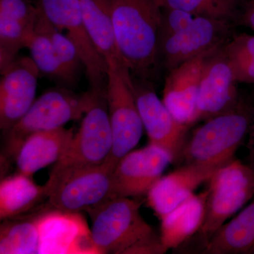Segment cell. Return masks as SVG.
<instances>
[{"mask_svg": "<svg viewBox=\"0 0 254 254\" xmlns=\"http://www.w3.org/2000/svg\"><path fill=\"white\" fill-rule=\"evenodd\" d=\"M26 48L29 50L30 57L40 73L65 84H72V81L55 53L50 38L44 33L35 28Z\"/></svg>", "mask_w": 254, "mask_h": 254, "instance_id": "26", "label": "cell"}, {"mask_svg": "<svg viewBox=\"0 0 254 254\" xmlns=\"http://www.w3.org/2000/svg\"><path fill=\"white\" fill-rule=\"evenodd\" d=\"M41 213L27 219L4 220L0 230V254H40Z\"/></svg>", "mask_w": 254, "mask_h": 254, "instance_id": "23", "label": "cell"}, {"mask_svg": "<svg viewBox=\"0 0 254 254\" xmlns=\"http://www.w3.org/2000/svg\"><path fill=\"white\" fill-rule=\"evenodd\" d=\"M141 203L131 198H114L88 213L91 236L100 254H127L155 232L140 213Z\"/></svg>", "mask_w": 254, "mask_h": 254, "instance_id": "6", "label": "cell"}, {"mask_svg": "<svg viewBox=\"0 0 254 254\" xmlns=\"http://www.w3.org/2000/svg\"><path fill=\"white\" fill-rule=\"evenodd\" d=\"M208 183L203 223L198 231L183 244L191 245L200 253L227 219L254 198V170L235 160L217 170Z\"/></svg>", "mask_w": 254, "mask_h": 254, "instance_id": "3", "label": "cell"}, {"mask_svg": "<svg viewBox=\"0 0 254 254\" xmlns=\"http://www.w3.org/2000/svg\"><path fill=\"white\" fill-rule=\"evenodd\" d=\"M208 190L193 194L165 215L161 220L162 242L167 249H178L201 227Z\"/></svg>", "mask_w": 254, "mask_h": 254, "instance_id": "19", "label": "cell"}, {"mask_svg": "<svg viewBox=\"0 0 254 254\" xmlns=\"http://www.w3.org/2000/svg\"><path fill=\"white\" fill-rule=\"evenodd\" d=\"M201 254H254V199L215 232Z\"/></svg>", "mask_w": 254, "mask_h": 254, "instance_id": "21", "label": "cell"}, {"mask_svg": "<svg viewBox=\"0 0 254 254\" xmlns=\"http://www.w3.org/2000/svg\"><path fill=\"white\" fill-rule=\"evenodd\" d=\"M115 168L106 163L73 170L54 179L46 186L47 209L67 213L93 211L114 198Z\"/></svg>", "mask_w": 254, "mask_h": 254, "instance_id": "5", "label": "cell"}, {"mask_svg": "<svg viewBox=\"0 0 254 254\" xmlns=\"http://www.w3.org/2000/svg\"><path fill=\"white\" fill-rule=\"evenodd\" d=\"M195 16L177 9L162 8V23L160 38L175 34L187 28ZM160 39V38H159Z\"/></svg>", "mask_w": 254, "mask_h": 254, "instance_id": "29", "label": "cell"}, {"mask_svg": "<svg viewBox=\"0 0 254 254\" xmlns=\"http://www.w3.org/2000/svg\"><path fill=\"white\" fill-rule=\"evenodd\" d=\"M232 66H239L254 60V36L242 33L232 37L223 47Z\"/></svg>", "mask_w": 254, "mask_h": 254, "instance_id": "27", "label": "cell"}, {"mask_svg": "<svg viewBox=\"0 0 254 254\" xmlns=\"http://www.w3.org/2000/svg\"><path fill=\"white\" fill-rule=\"evenodd\" d=\"M254 103L240 97L235 106L205 120L187 141L180 163L223 168L247 141Z\"/></svg>", "mask_w": 254, "mask_h": 254, "instance_id": "2", "label": "cell"}, {"mask_svg": "<svg viewBox=\"0 0 254 254\" xmlns=\"http://www.w3.org/2000/svg\"><path fill=\"white\" fill-rule=\"evenodd\" d=\"M235 26L229 21L195 16L185 29L160 38L158 66L168 72L185 62L222 48L235 36Z\"/></svg>", "mask_w": 254, "mask_h": 254, "instance_id": "9", "label": "cell"}, {"mask_svg": "<svg viewBox=\"0 0 254 254\" xmlns=\"http://www.w3.org/2000/svg\"><path fill=\"white\" fill-rule=\"evenodd\" d=\"M216 50L185 62L167 74L162 100L173 118L182 125L190 127L197 123L200 78L209 55Z\"/></svg>", "mask_w": 254, "mask_h": 254, "instance_id": "16", "label": "cell"}, {"mask_svg": "<svg viewBox=\"0 0 254 254\" xmlns=\"http://www.w3.org/2000/svg\"><path fill=\"white\" fill-rule=\"evenodd\" d=\"M40 254H100L78 213L47 209L41 213Z\"/></svg>", "mask_w": 254, "mask_h": 254, "instance_id": "15", "label": "cell"}, {"mask_svg": "<svg viewBox=\"0 0 254 254\" xmlns=\"http://www.w3.org/2000/svg\"><path fill=\"white\" fill-rule=\"evenodd\" d=\"M38 16V6L31 0H0V16L36 23Z\"/></svg>", "mask_w": 254, "mask_h": 254, "instance_id": "28", "label": "cell"}, {"mask_svg": "<svg viewBox=\"0 0 254 254\" xmlns=\"http://www.w3.org/2000/svg\"><path fill=\"white\" fill-rule=\"evenodd\" d=\"M245 1H247V0H245Z\"/></svg>", "mask_w": 254, "mask_h": 254, "instance_id": "32", "label": "cell"}, {"mask_svg": "<svg viewBox=\"0 0 254 254\" xmlns=\"http://www.w3.org/2000/svg\"><path fill=\"white\" fill-rule=\"evenodd\" d=\"M88 100V92L77 95L66 88H55L42 94L23 118L4 132L6 158H15L23 142L33 133L60 128L82 119Z\"/></svg>", "mask_w": 254, "mask_h": 254, "instance_id": "7", "label": "cell"}, {"mask_svg": "<svg viewBox=\"0 0 254 254\" xmlns=\"http://www.w3.org/2000/svg\"><path fill=\"white\" fill-rule=\"evenodd\" d=\"M217 170L203 165H182L155 182L146 195L148 206L160 220L194 194L195 190L208 182Z\"/></svg>", "mask_w": 254, "mask_h": 254, "instance_id": "17", "label": "cell"}, {"mask_svg": "<svg viewBox=\"0 0 254 254\" xmlns=\"http://www.w3.org/2000/svg\"><path fill=\"white\" fill-rule=\"evenodd\" d=\"M81 126L63 157L55 163L49 179L79 169L105 163L113 148L105 88H91Z\"/></svg>", "mask_w": 254, "mask_h": 254, "instance_id": "4", "label": "cell"}, {"mask_svg": "<svg viewBox=\"0 0 254 254\" xmlns=\"http://www.w3.org/2000/svg\"><path fill=\"white\" fill-rule=\"evenodd\" d=\"M106 100L113 140L106 163L115 168L119 161L138 144L144 128L128 68L108 63Z\"/></svg>", "mask_w": 254, "mask_h": 254, "instance_id": "8", "label": "cell"}, {"mask_svg": "<svg viewBox=\"0 0 254 254\" xmlns=\"http://www.w3.org/2000/svg\"><path fill=\"white\" fill-rule=\"evenodd\" d=\"M0 128L8 131L27 113L36 100L40 71L31 57H18L1 70Z\"/></svg>", "mask_w": 254, "mask_h": 254, "instance_id": "13", "label": "cell"}, {"mask_svg": "<svg viewBox=\"0 0 254 254\" xmlns=\"http://www.w3.org/2000/svg\"><path fill=\"white\" fill-rule=\"evenodd\" d=\"M162 8L187 11L238 25L245 0H158Z\"/></svg>", "mask_w": 254, "mask_h": 254, "instance_id": "24", "label": "cell"}, {"mask_svg": "<svg viewBox=\"0 0 254 254\" xmlns=\"http://www.w3.org/2000/svg\"><path fill=\"white\" fill-rule=\"evenodd\" d=\"M223 47L209 55L205 62L197 98V123L227 111L240 99L233 68Z\"/></svg>", "mask_w": 254, "mask_h": 254, "instance_id": "14", "label": "cell"}, {"mask_svg": "<svg viewBox=\"0 0 254 254\" xmlns=\"http://www.w3.org/2000/svg\"><path fill=\"white\" fill-rule=\"evenodd\" d=\"M131 88L150 143L165 150L173 163H180L190 127L173 118L149 78L131 76Z\"/></svg>", "mask_w": 254, "mask_h": 254, "instance_id": "10", "label": "cell"}, {"mask_svg": "<svg viewBox=\"0 0 254 254\" xmlns=\"http://www.w3.org/2000/svg\"><path fill=\"white\" fill-rule=\"evenodd\" d=\"M36 29L48 36L60 63L73 83L77 79L81 68H84L77 48L66 35L55 27L38 9Z\"/></svg>", "mask_w": 254, "mask_h": 254, "instance_id": "25", "label": "cell"}, {"mask_svg": "<svg viewBox=\"0 0 254 254\" xmlns=\"http://www.w3.org/2000/svg\"><path fill=\"white\" fill-rule=\"evenodd\" d=\"M247 148L249 152V165L254 170V107L252 122L247 138Z\"/></svg>", "mask_w": 254, "mask_h": 254, "instance_id": "31", "label": "cell"}, {"mask_svg": "<svg viewBox=\"0 0 254 254\" xmlns=\"http://www.w3.org/2000/svg\"><path fill=\"white\" fill-rule=\"evenodd\" d=\"M47 198L46 186H38L31 177L18 173L4 179L0 185V219L16 218Z\"/></svg>", "mask_w": 254, "mask_h": 254, "instance_id": "22", "label": "cell"}, {"mask_svg": "<svg viewBox=\"0 0 254 254\" xmlns=\"http://www.w3.org/2000/svg\"><path fill=\"white\" fill-rule=\"evenodd\" d=\"M119 53L131 76L150 78L158 67L162 7L158 0H111Z\"/></svg>", "mask_w": 254, "mask_h": 254, "instance_id": "1", "label": "cell"}, {"mask_svg": "<svg viewBox=\"0 0 254 254\" xmlns=\"http://www.w3.org/2000/svg\"><path fill=\"white\" fill-rule=\"evenodd\" d=\"M73 136V129L63 127L28 136L15 157L18 173L31 177L41 169L56 163L66 152Z\"/></svg>", "mask_w": 254, "mask_h": 254, "instance_id": "18", "label": "cell"}, {"mask_svg": "<svg viewBox=\"0 0 254 254\" xmlns=\"http://www.w3.org/2000/svg\"><path fill=\"white\" fill-rule=\"evenodd\" d=\"M232 68L237 83L254 84V60Z\"/></svg>", "mask_w": 254, "mask_h": 254, "instance_id": "30", "label": "cell"}, {"mask_svg": "<svg viewBox=\"0 0 254 254\" xmlns=\"http://www.w3.org/2000/svg\"><path fill=\"white\" fill-rule=\"evenodd\" d=\"M60 31L65 30L83 62L91 88H105L108 64L100 55L82 18L78 0H39L37 4Z\"/></svg>", "mask_w": 254, "mask_h": 254, "instance_id": "11", "label": "cell"}, {"mask_svg": "<svg viewBox=\"0 0 254 254\" xmlns=\"http://www.w3.org/2000/svg\"><path fill=\"white\" fill-rule=\"evenodd\" d=\"M170 163H173L170 155L152 143L141 149L131 150L119 161L114 170V198L146 195Z\"/></svg>", "mask_w": 254, "mask_h": 254, "instance_id": "12", "label": "cell"}, {"mask_svg": "<svg viewBox=\"0 0 254 254\" xmlns=\"http://www.w3.org/2000/svg\"><path fill=\"white\" fill-rule=\"evenodd\" d=\"M78 1L82 18L100 55L106 60L108 64L115 63L127 68L117 46L112 16L111 0Z\"/></svg>", "mask_w": 254, "mask_h": 254, "instance_id": "20", "label": "cell"}]
</instances>
